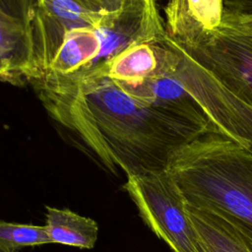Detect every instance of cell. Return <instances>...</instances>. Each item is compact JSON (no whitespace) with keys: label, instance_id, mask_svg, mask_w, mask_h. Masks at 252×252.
Returning a JSON list of instances; mask_svg holds the SVG:
<instances>
[{"label":"cell","instance_id":"6da1fadb","mask_svg":"<svg viewBox=\"0 0 252 252\" xmlns=\"http://www.w3.org/2000/svg\"><path fill=\"white\" fill-rule=\"evenodd\" d=\"M49 115L107 170L126 176L166 169L171 156L215 129L124 93L100 73L30 82Z\"/></svg>","mask_w":252,"mask_h":252},{"label":"cell","instance_id":"7a4b0ae2","mask_svg":"<svg viewBox=\"0 0 252 252\" xmlns=\"http://www.w3.org/2000/svg\"><path fill=\"white\" fill-rule=\"evenodd\" d=\"M166 170L186 204L212 211L252 242V151L221 132H206L178 149Z\"/></svg>","mask_w":252,"mask_h":252},{"label":"cell","instance_id":"3957f363","mask_svg":"<svg viewBox=\"0 0 252 252\" xmlns=\"http://www.w3.org/2000/svg\"><path fill=\"white\" fill-rule=\"evenodd\" d=\"M164 28L198 65L229 92L252 106V36L229 28H203L188 12L185 0H168Z\"/></svg>","mask_w":252,"mask_h":252},{"label":"cell","instance_id":"277c9868","mask_svg":"<svg viewBox=\"0 0 252 252\" xmlns=\"http://www.w3.org/2000/svg\"><path fill=\"white\" fill-rule=\"evenodd\" d=\"M123 188L145 224L173 252H198L185 199L166 169L128 176Z\"/></svg>","mask_w":252,"mask_h":252},{"label":"cell","instance_id":"5b68a950","mask_svg":"<svg viewBox=\"0 0 252 252\" xmlns=\"http://www.w3.org/2000/svg\"><path fill=\"white\" fill-rule=\"evenodd\" d=\"M119 2L34 0L32 17V67L27 82L44 74L69 32L78 29L96 28Z\"/></svg>","mask_w":252,"mask_h":252},{"label":"cell","instance_id":"8992f818","mask_svg":"<svg viewBox=\"0 0 252 252\" xmlns=\"http://www.w3.org/2000/svg\"><path fill=\"white\" fill-rule=\"evenodd\" d=\"M34 0H0V80L27 82L32 67Z\"/></svg>","mask_w":252,"mask_h":252},{"label":"cell","instance_id":"52a82bcc","mask_svg":"<svg viewBox=\"0 0 252 252\" xmlns=\"http://www.w3.org/2000/svg\"><path fill=\"white\" fill-rule=\"evenodd\" d=\"M196 235L198 252H252V242L220 215L185 205Z\"/></svg>","mask_w":252,"mask_h":252},{"label":"cell","instance_id":"ba28073f","mask_svg":"<svg viewBox=\"0 0 252 252\" xmlns=\"http://www.w3.org/2000/svg\"><path fill=\"white\" fill-rule=\"evenodd\" d=\"M99 51L100 39L95 28L72 31L66 35L48 69L42 76L73 77L80 75L95 60Z\"/></svg>","mask_w":252,"mask_h":252},{"label":"cell","instance_id":"9c48e42d","mask_svg":"<svg viewBox=\"0 0 252 252\" xmlns=\"http://www.w3.org/2000/svg\"><path fill=\"white\" fill-rule=\"evenodd\" d=\"M160 36L129 46L104 66L91 73L104 74L117 84L136 83L148 78L158 67Z\"/></svg>","mask_w":252,"mask_h":252},{"label":"cell","instance_id":"30bf717a","mask_svg":"<svg viewBox=\"0 0 252 252\" xmlns=\"http://www.w3.org/2000/svg\"><path fill=\"white\" fill-rule=\"evenodd\" d=\"M45 230L50 243L92 249L97 239L96 222L69 209L45 207Z\"/></svg>","mask_w":252,"mask_h":252},{"label":"cell","instance_id":"8fae6325","mask_svg":"<svg viewBox=\"0 0 252 252\" xmlns=\"http://www.w3.org/2000/svg\"><path fill=\"white\" fill-rule=\"evenodd\" d=\"M214 95V116L219 130L252 151V106L220 83Z\"/></svg>","mask_w":252,"mask_h":252},{"label":"cell","instance_id":"7c38bea8","mask_svg":"<svg viewBox=\"0 0 252 252\" xmlns=\"http://www.w3.org/2000/svg\"><path fill=\"white\" fill-rule=\"evenodd\" d=\"M49 243L44 226L0 220V252H19L24 247Z\"/></svg>","mask_w":252,"mask_h":252},{"label":"cell","instance_id":"4fadbf2b","mask_svg":"<svg viewBox=\"0 0 252 252\" xmlns=\"http://www.w3.org/2000/svg\"><path fill=\"white\" fill-rule=\"evenodd\" d=\"M189 14L205 29L220 26L223 14V0H185Z\"/></svg>","mask_w":252,"mask_h":252},{"label":"cell","instance_id":"5bb4252c","mask_svg":"<svg viewBox=\"0 0 252 252\" xmlns=\"http://www.w3.org/2000/svg\"><path fill=\"white\" fill-rule=\"evenodd\" d=\"M220 26L252 36V15L231 14L223 11Z\"/></svg>","mask_w":252,"mask_h":252},{"label":"cell","instance_id":"9a60e30c","mask_svg":"<svg viewBox=\"0 0 252 252\" xmlns=\"http://www.w3.org/2000/svg\"><path fill=\"white\" fill-rule=\"evenodd\" d=\"M223 8L231 14L252 15V0H223Z\"/></svg>","mask_w":252,"mask_h":252},{"label":"cell","instance_id":"2e32d148","mask_svg":"<svg viewBox=\"0 0 252 252\" xmlns=\"http://www.w3.org/2000/svg\"><path fill=\"white\" fill-rule=\"evenodd\" d=\"M85 1L94 2V3H105V2H109V1H111V0H85Z\"/></svg>","mask_w":252,"mask_h":252},{"label":"cell","instance_id":"e0dca14e","mask_svg":"<svg viewBox=\"0 0 252 252\" xmlns=\"http://www.w3.org/2000/svg\"><path fill=\"white\" fill-rule=\"evenodd\" d=\"M156 1H157V0H156Z\"/></svg>","mask_w":252,"mask_h":252}]
</instances>
